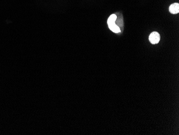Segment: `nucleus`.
I'll return each instance as SVG.
<instances>
[{"label":"nucleus","mask_w":179,"mask_h":135,"mask_svg":"<svg viewBox=\"0 0 179 135\" xmlns=\"http://www.w3.org/2000/svg\"><path fill=\"white\" fill-rule=\"evenodd\" d=\"M109 29L112 31L113 32L115 33H119L120 32V28L118 27V25L116 24H113L111 25H109Z\"/></svg>","instance_id":"nucleus-3"},{"label":"nucleus","mask_w":179,"mask_h":135,"mask_svg":"<svg viewBox=\"0 0 179 135\" xmlns=\"http://www.w3.org/2000/svg\"><path fill=\"white\" fill-rule=\"evenodd\" d=\"M169 11L171 14H176L179 12V4L178 3H174L172 4L169 7Z\"/></svg>","instance_id":"nucleus-2"},{"label":"nucleus","mask_w":179,"mask_h":135,"mask_svg":"<svg viewBox=\"0 0 179 135\" xmlns=\"http://www.w3.org/2000/svg\"><path fill=\"white\" fill-rule=\"evenodd\" d=\"M117 19V16L115 14H112L109 16L108 20H107V24L108 25H111L115 23V21Z\"/></svg>","instance_id":"nucleus-4"},{"label":"nucleus","mask_w":179,"mask_h":135,"mask_svg":"<svg viewBox=\"0 0 179 135\" xmlns=\"http://www.w3.org/2000/svg\"><path fill=\"white\" fill-rule=\"evenodd\" d=\"M160 39V36L159 33L154 31L150 34L149 36V41L152 44L158 43Z\"/></svg>","instance_id":"nucleus-1"}]
</instances>
